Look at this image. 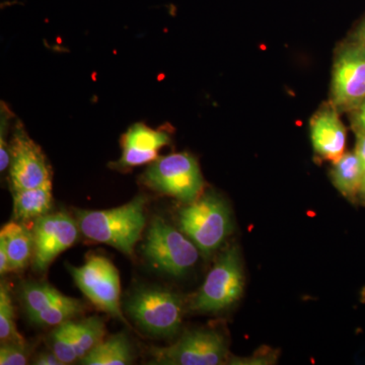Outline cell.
<instances>
[{
  "instance_id": "6da1fadb",
  "label": "cell",
  "mask_w": 365,
  "mask_h": 365,
  "mask_svg": "<svg viewBox=\"0 0 365 365\" xmlns=\"http://www.w3.org/2000/svg\"><path fill=\"white\" fill-rule=\"evenodd\" d=\"M146 203L148 198L139 195L129 203L108 210H76L79 230L91 241L131 256L145 227Z\"/></svg>"
},
{
  "instance_id": "7a4b0ae2",
  "label": "cell",
  "mask_w": 365,
  "mask_h": 365,
  "mask_svg": "<svg viewBox=\"0 0 365 365\" xmlns=\"http://www.w3.org/2000/svg\"><path fill=\"white\" fill-rule=\"evenodd\" d=\"M179 227L201 253L212 254L232 232L230 206L215 192L202 193L180 210Z\"/></svg>"
},
{
  "instance_id": "3957f363",
  "label": "cell",
  "mask_w": 365,
  "mask_h": 365,
  "mask_svg": "<svg viewBox=\"0 0 365 365\" xmlns=\"http://www.w3.org/2000/svg\"><path fill=\"white\" fill-rule=\"evenodd\" d=\"M124 307L136 325L151 336L173 337L181 328V297L165 288H138L132 292Z\"/></svg>"
},
{
  "instance_id": "277c9868",
  "label": "cell",
  "mask_w": 365,
  "mask_h": 365,
  "mask_svg": "<svg viewBox=\"0 0 365 365\" xmlns=\"http://www.w3.org/2000/svg\"><path fill=\"white\" fill-rule=\"evenodd\" d=\"M244 284L241 254L237 247H228L220 255L202 287L194 295L190 309L199 314L225 311L241 297Z\"/></svg>"
},
{
  "instance_id": "5b68a950",
  "label": "cell",
  "mask_w": 365,
  "mask_h": 365,
  "mask_svg": "<svg viewBox=\"0 0 365 365\" xmlns=\"http://www.w3.org/2000/svg\"><path fill=\"white\" fill-rule=\"evenodd\" d=\"M143 254L153 268L179 277L194 267L200 251L181 230L155 217L148 228Z\"/></svg>"
},
{
  "instance_id": "8992f818",
  "label": "cell",
  "mask_w": 365,
  "mask_h": 365,
  "mask_svg": "<svg viewBox=\"0 0 365 365\" xmlns=\"http://www.w3.org/2000/svg\"><path fill=\"white\" fill-rule=\"evenodd\" d=\"M143 182L153 191L184 204L195 201L204 189L199 163L188 153L158 158L144 173Z\"/></svg>"
},
{
  "instance_id": "52a82bcc",
  "label": "cell",
  "mask_w": 365,
  "mask_h": 365,
  "mask_svg": "<svg viewBox=\"0 0 365 365\" xmlns=\"http://www.w3.org/2000/svg\"><path fill=\"white\" fill-rule=\"evenodd\" d=\"M365 100V42L348 38L334 56L330 102L340 113H350Z\"/></svg>"
},
{
  "instance_id": "ba28073f",
  "label": "cell",
  "mask_w": 365,
  "mask_h": 365,
  "mask_svg": "<svg viewBox=\"0 0 365 365\" xmlns=\"http://www.w3.org/2000/svg\"><path fill=\"white\" fill-rule=\"evenodd\" d=\"M153 364L218 365L227 361V343L225 336L211 329L186 331L169 347L153 348Z\"/></svg>"
},
{
  "instance_id": "9c48e42d",
  "label": "cell",
  "mask_w": 365,
  "mask_h": 365,
  "mask_svg": "<svg viewBox=\"0 0 365 365\" xmlns=\"http://www.w3.org/2000/svg\"><path fill=\"white\" fill-rule=\"evenodd\" d=\"M74 282L100 311L127 324L120 306L119 272L111 261L91 256L81 267L69 266Z\"/></svg>"
},
{
  "instance_id": "30bf717a",
  "label": "cell",
  "mask_w": 365,
  "mask_h": 365,
  "mask_svg": "<svg viewBox=\"0 0 365 365\" xmlns=\"http://www.w3.org/2000/svg\"><path fill=\"white\" fill-rule=\"evenodd\" d=\"M20 297L26 316L38 326L56 327L83 311L81 300L61 294L48 283L26 282Z\"/></svg>"
},
{
  "instance_id": "8fae6325",
  "label": "cell",
  "mask_w": 365,
  "mask_h": 365,
  "mask_svg": "<svg viewBox=\"0 0 365 365\" xmlns=\"http://www.w3.org/2000/svg\"><path fill=\"white\" fill-rule=\"evenodd\" d=\"M81 232L76 220L66 213L46 215L34 225L32 264L36 272H44L62 252L78 241Z\"/></svg>"
},
{
  "instance_id": "7c38bea8",
  "label": "cell",
  "mask_w": 365,
  "mask_h": 365,
  "mask_svg": "<svg viewBox=\"0 0 365 365\" xmlns=\"http://www.w3.org/2000/svg\"><path fill=\"white\" fill-rule=\"evenodd\" d=\"M9 155L11 191L35 188L51 181V170L44 153L21 123L16 124L14 128Z\"/></svg>"
},
{
  "instance_id": "4fadbf2b",
  "label": "cell",
  "mask_w": 365,
  "mask_h": 365,
  "mask_svg": "<svg viewBox=\"0 0 365 365\" xmlns=\"http://www.w3.org/2000/svg\"><path fill=\"white\" fill-rule=\"evenodd\" d=\"M314 153L323 160L335 162L345 153L347 129L340 112L329 101L317 110L309 122Z\"/></svg>"
},
{
  "instance_id": "5bb4252c",
  "label": "cell",
  "mask_w": 365,
  "mask_h": 365,
  "mask_svg": "<svg viewBox=\"0 0 365 365\" xmlns=\"http://www.w3.org/2000/svg\"><path fill=\"white\" fill-rule=\"evenodd\" d=\"M170 143L167 131L155 130L141 123L133 125L123 137V151L117 165L127 169L153 163L158 158V151Z\"/></svg>"
},
{
  "instance_id": "9a60e30c",
  "label": "cell",
  "mask_w": 365,
  "mask_h": 365,
  "mask_svg": "<svg viewBox=\"0 0 365 365\" xmlns=\"http://www.w3.org/2000/svg\"><path fill=\"white\" fill-rule=\"evenodd\" d=\"M0 242L6 247L9 256L11 272L20 271L32 260L34 254V235L24 225L9 222L0 232Z\"/></svg>"
},
{
  "instance_id": "2e32d148",
  "label": "cell",
  "mask_w": 365,
  "mask_h": 365,
  "mask_svg": "<svg viewBox=\"0 0 365 365\" xmlns=\"http://www.w3.org/2000/svg\"><path fill=\"white\" fill-rule=\"evenodd\" d=\"M14 217L32 220L47 215L52 207V182L30 189L14 190Z\"/></svg>"
},
{
  "instance_id": "e0dca14e",
  "label": "cell",
  "mask_w": 365,
  "mask_h": 365,
  "mask_svg": "<svg viewBox=\"0 0 365 365\" xmlns=\"http://www.w3.org/2000/svg\"><path fill=\"white\" fill-rule=\"evenodd\" d=\"M364 168L356 153H345L340 158L333 162L331 169V180L335 188L352 202L359 201V192L364 177Z\"/></svg>"
},
{
  "instance_id": "ac0fdd59",
  "label": "cell",
  "mask_w": 365,
  "mask_h": 365,
  "mask_svg": "<svg viewBox=\"0 0 365 365\" xmlns=\"http://www.w3.org/2000/svg\"><path fill=\"white\" fill-rule=\"evenodd\" d=\"M134 360L133 350L123 333L103 339L96 345L79 364L83 365H127Z\"/></svg>"
},
{
  "instance_id": "d6986e66",
  "label": "cell",
  "mask_w": 365,
  "mask_h": 365,
  "mask_svg": "<svg viewBox=\"0 0 365 365\" xmlns=\"http://www.w3.org/2000/svg\"><path fill=\"white\" fill-rule=\"evenodd\" d=\"M105 334L104 322L98 317H90L81 321H74L71 344L76 360L79 361L104 339Z\"/></svg>"
},
{
  "instance_id": "ffe728a7",
  "label": "cell",
  "mask_w": 365,
  "mask_h": 365,
  "mask_svg": "<svg viewBox=\"0 0 365 365\" xmlns=\"http://www.w3.org/2000/svg\"><path fill=\"white\" fill-rule=\"evenodd\" d=\"M74 321L64 322L55 327L48 336V345L50 349L58 356L64 364H71L78 361L72 349L71 337L73 332Z\"/></svg>"
},
{
  "instance_id": "44dd1931",
  "label": "cell",
  "mask_w": 365,
  "mask_h": 365,
  "mask_svg": "<svg viewBox=\"0 0 365 365\" xmlns=\"http://www.w3.org/2000/svg\"><path fill=\"white\" fill-rule=\"evenodd\" d=\"M0 339L1 342L25 340L16 330L13 299L4 282L0 285Z\"/></svg>"
},
{
  "instance_id": "7402d4cb",
  "label": "cell",
  "mask_w": 365,
  "mask_h": 365,
  "mask_svg": "<svg viewBox=\"0 0 365 365\" xmlns=\"http://www.w3.org/2000/svg\"><path fill=\"white\" fill-rule=\"evenodd\" d=\"M30 348L26 341H7L0 346V364L25 365L30 356Z\"/></svg>"
},
{
  "instance_id": "603a6c76",
  "label": "cell",
  "mask_w": 365,
  "mask_h": 365,
  "mask_svg": "<svg viewBox=\"0 0 365 365\" xmlns=\"http://www.w3.org/2000/svg\"><path fill=\"white\" fill-rule=\"evenodd\" d=\"M9 124V114L6 108L1 109V129H0V170L4 172L9 167V144L6 143V128Z\"/></svg>"
},
{
  "instance_id": "cb8c5ba5",
  "label": "cell",
  "mask_w": 365,
  "mask_h": 365,
  "mask_svg": "<svg viewBox=\"0 0 365 365\" xmlns=\"http://www.w3.org/2000/svg\"><path fill=\"white\" fill-rule=\"evenodd\" d=\"M353 130L365 131V100L354 111L350 112Z\"/></svg>"
},
{
  "instance_id": "d4e9b609",
  "label": "cell",
  "mask_w": 365,
  "mask_h": 365,
  "mask_svg": "<svg viewBox=\"0 0 365 365\" xmlns=\"http://www.w3.org/2000/svg\"><path fill=\"white\" fill-rule=\"evenodd\" d=\"M33 364L37 365H66L58 359L56 354L52 351H42L36 355L33 360Z\"/></svg>"
},
{
  "instance_id": "484cf974",
  "label": "cell",
  "mask_w": 365,
  "mask_h": 365,
  "mask_svg": "<svg viewBox=\"0 0 365 365\" xmlns=\"http://www.w3.org/2000/svg\"><path fill=\"white\" fill-rule=\"evenodd\" d=\"M355 134H356V144H355L354 153H356L365 170V131H355Z\"/></svg>"
},
{
  "instance_id": "4316f807",
  "label": "cell",
  "mask_w": 365,
  "mask_h": 365,
  "mask_svg": "<svg viewBox=\"0 0 365 365\" xmlns=\"http://www.w3.org/2000/svg\"><path fill=\"white\" fill-rule=\"evenodd\" d=\"M349 38L365 42V19L360 21L359 26L355 28V30L353 31L351 35L349 36Z\"/></svg>"
},
{
  "instance_id": "83f0119b",
  "label": "cell",
  "mask_w": 365,
  "mask_h": 365,
  "mask_svg": "<svg viewBox=\"0 0 365 365\" xmlns=\"http://www.w3.org/2000/svg\"><path fill=\"white\" fill-rule=\"evenodd\" d=\"M359 201L362 205L365 206V170L364 173V177H362L361 185H360L359 192Z\"/></svg>"
}]
</instances>
